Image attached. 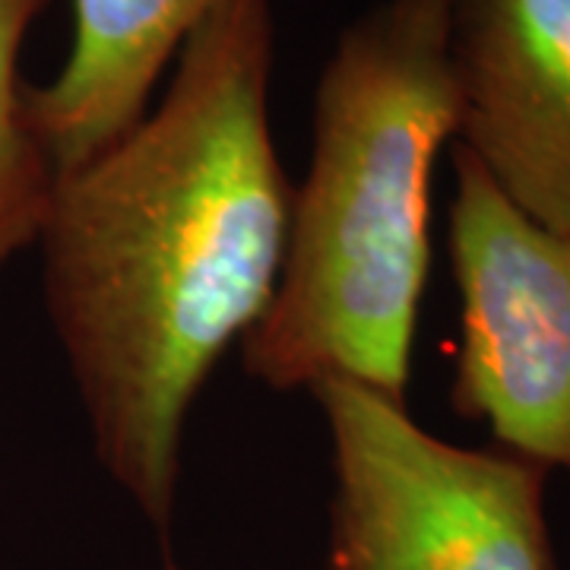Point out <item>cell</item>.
<instances>
[{"label": "cell", "mask_w": 570, "mask_h": 570, "mask_svg": "<svg viewBox=\"0 0 570 570\" xmlns=\"http://www.w3.org/2000/svg\"><path fill=\"white\" fill-rule=\"evenodd\" d=\"M269 0H223L184 41L163 105L55 175L39 232L99 463L159 532L190 406L283 273L292 187L269 134Z\"/></svg>", "instance_id": "6da1fadb"}, {"label": "cell", "mask_w": 570, "mask_h": 570, "mask_svg": "<svg viewBox=\"0 0 570 570\" xmlns=\"http://www.w3.org/2000/svg\"><path fill=\"white\" fill-rule=\"evenodd\" d=\"M460 127L450 0H384L340 39L292 190L283 273L247 330L273 390L355 381L406 400L431 261V175Z\"/></svg>", "instance_id": "7a4b0ae2"}, {"label": "cell", "mask_w": 570, "mask_h": 570, "mask_svg": "<svg viewBox=\"0 0 570 570\" xmlns=\"http://www.w3.org/2000/svg\"><path fill=\"white\" fill-rule=\"evenodd\" d=\"M311 393L333 450L324 570H558L549 469L510 450L448 444L406 400L355 381Z\"/></svg>", "instance_id": "3957f363"}, {"label": "cell", "mask_w": 570, "mask_h": 570, "mask_svg": "<svg viewBox=\"0 0 570 570\" xmlns=\"http://www.w3.org/2000/svg\"><path fill=\"white\" fill-rule=\"evenodd\" d=\"M453 175V403L510 453L570 472V235L523 216L460 146Z\"/></svg>", "instance_id": "277c9868"}, {"label": "cell", "mask_w": 570, "mask_h": 570, "mask_svg": "<svg viewBox=\"0 0 570 570\" xmlns=\"http://www.w3.org/2000/svg\"><path fill=\"white\" fill-rule=\"evenodd\" d=\"M460 149L523 216L570 235V0H450Z\"/></svg>", "instance_id": "5b68a950"}, {"label": "cell", "mask_w": 570, "mask_h": 570, "mask_svg": "<svg viewBox=\"0 0 570 570\" xmlns=\"http://www.w3.org/2000/svg\"><path fill=\"white\" fill-rule=\"evenodd\" d=\"M223 0H73L63 70L26 89L29 121L55 175L92 159L146 115V102L187 36Z\"/></svg>", "instance_id": "8992f818"}, {"label": "cell", "mask_w": 570, "mask_h": 570, "mask_svg": "<svg viewBox=\"0 0 570 570\" xmlns=\"http://www.w3.org/2000/svg\"><path fill=\"white\" fill-rule=\"evenodd\" d=\"M45 0H0V266L39 242L55 165L29 121L20 48Z\"/></svg>", "instance_id": "52a82bcc"}, {"label": "cell", "mask_w": 570, "mask_h": 570, "mask_svg": "<svg viewBox=\"0 0 570 570\" xmlns=\"http://www.w3.org/2000/svg\"><path fill=\"white\" fill-rule=\"evenodd\" d=\"M163 570H184V568H181V564H175V561H171V558H165Z\"/></svg>", "instance_id": "ba28073f"}]
</instances>
